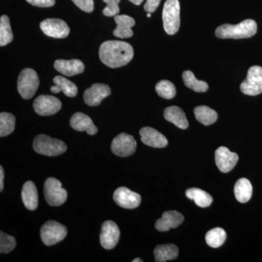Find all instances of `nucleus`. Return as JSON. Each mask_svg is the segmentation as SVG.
<instances>
[{"mask_svg": "<svg viewBox=\"0 0 262 262\" xmlns=\"http://www.w3.org/2000/svg\"><path fill=\"white\" fill-rule=\"evenodd\" d=\"M134 48L129 43L110 40L102 43L99 49L101 62L110 68H118L127 64L134 58Z\"/></svg>", "mask_w": 262, "mask_h": 262, "instance_id": "1", "label": "nucleus"}, {"mask_svg": "<svg viewBox=\"0 0 262 262\" xmlns=\"http://www.w3.org/2000/svg\"><path fill=\"white\" fill-rule=\"evenodd\" d=\"M257 32V24L252 19H247L237 25L223 24L215 30V34L221 39H245L254 36Z\"/></svg>", "mask_w": 262, "mask_h": 262, "instance_id": "2", "label": "nucleus"}, {"mask_svg": "<svg viewBox=\"0 0 262 262\" xmlns=\"http://www.w3.org/2000/svg\"><path fill=\"white\" fill-rule=\"evenodd\" d=\"M33 148L38 154L49 157L58 156L64 153L67 149V146L63 141L53 139L44 134H40L34 138Z\"/></svg>", "mask_w": 262, "mask_h": 262, "instance_id": "3", "label": "nucleus"}, {"mask_svg": "<svg viewBox=\"0 0 262 262\" xmlns=\"http://www.w3.org/2000/svg\"><path fill=\"white\" fill-rule=\"evenodd\" d=\"M163 27L165 32L173 35L180 27V3L179 0H167L163 10Z\"/></svg>", "mask_w": 262, "mask_h": 262, "instance_id": "4", "label": "nucleus"}, {"mask_svg": "<svg viewBox=\"0 0 262 262\" xmlns=\"http://www.w3.org/2000/svg\"><path fill=\"white\" fill-rule=\"evenodd\" d=\"M39 84L37 72L32 69H24L19 75L18 91L19 94L24 99L32 98L37 92Z\"/></svg>", "mask_w": 262, "mask_h": 262, "instance_id": "5", "label": "nucleus"}, {"mask_svg": "<svg viewBox=\"0 0 262 262\" xmlns=\"http://www.w3.org/2000/svg\"><path fill=\"white\" fill-rule=\"evenodd\" d=\"M67 232L68 231L65 226L55 221H48L41 227V239L46 246H53L63 241Z\"/></svg>", "mask_w": 262, "mask_h": 262, "instance_id": "6", "label": "nucleus"}, {"mask_svg": "<svg viewBox=\"0 0 262 262\" xmlns=\"http://www.w3.org/2000/svg\"><path fill=\"white\" fill-rule=\"evenodd\" d=\"M44 194L50 206H59L67 199V192L58 179L50 177L44 184Z\"/></svg>", "mask_w": 262, "mask_h": 262, "instance_id": "7", "label": "nucleus"}, {"mask_svg": "<svg viewBox=\"0 0 262 262\" xmlns=\"http://www.w3.org/2000/svg\"><path fill=\"white\" fill-rule=\"evenodd\" d=\"M243 94L257 96L262 93V67L253 66L248 71L246 80L241 84Z\"/></svg>", "mask_w": 262, "mask_h": 262, "instance_id": "8", "label": "nucleus"}, {"mask_svg": "<svg viewBox=\"0 0 262 262\" xmlns=\"http://www.w3.org/2000/svg\"><path fill=\"white\" fill-rule=\"evenodd\" d=\"M137 147V143L134 136L129 134H119L113 139L112 143V151L115 155L122 158L129 157L134 154Z\"/></svg>", "mask_w": 262, "mask_h": 262, "instance_id": "9", "label": "nucleus"}, {"mask_svg": "<svg viewBox=\"0 0 262 262\" xmlns=\"http://www.w3.org/2000/svg\"><path fill=\"white\" fill-rule=\"evenodd\" d=\"M34 111L41 116H51L58 113L62 103L58 98L48 95H41L34 101Z\"/></svg>", "mask_w": 262, "mask_h": 262, "instance_id": "10", "label": "nucleus"}, {"mask_svg": "<svg viewBox=\"0 0 262 262\" xmlns=\"http://www.w3.org/2000/svg\"><path fill=\"white\" fill-rule=\"evenodd\" d=\"M40 29L46 35L53 38L67 37L70 29L67 23L61 19L48 18L40 24Z\"/></svg>", "mask_w": 262, "mask_h": 262, "instance_id": "11", "label": "nucleus"}, {"mask_svg": "<svg viewBox=\"0 0 262 262\" xmlns=\"http://www.w3.org/2000/svg\"><path fill=\"white\" fill-rule=\"evenodd\" d=\"M120 231L113 221H106L103 224L100 234V243L105 249H113L120 239Z\"/></svg>", "mask_w": 262, "mask_h": 262, "instance_id": "12", "label": "nucleus"}, {"mask_svg": "<svg viewBox=\"0 0 262 262\" xmlns=\"http://www.w3.org/2000/svg\"><path fill=\"white\" fill-rule=\"evenodd\" d=\"M113 199L119 206L126 209H134L140 205V194L133 192L126 187H120L115 190Z\"/></svg>", "mask_w": 262, "mask_h": 262, "instance_id": "13", "label": "nucleus"}, {"mask_svg": "<svg viewBox=\"0 0 262 262\" xmlns=\"http://www.w3.org/2000/svg\"><path fill=\"white\" fill-rule=\"evenodd\" d=\"M238 155L232 152L225 146L218 148L215 152V164L222 173H228L237 165Z\"/></svg>", "mask_w": 262, "mask_h": 262, "instance_id": "14", "label": "nucleus"}, {"mask_svg": "<svg viewBox=\"0 0 262 262\" xmlns=\"http://www.w3.org/2000/svg\"><path fill=\"white\" fill-rule=\"evenodd\" d=\"M111 94V89L107 84L96 83L86 90L84 93V101L90 106H98L103 99Z\"/></svg>", "mask_w": 262, "mask_h": 262, "instance_id": "15", "label": "nucleus"}, {"mask_svg": "<svg viewBox=\"0 0 262 262\" xmlns=\"http://www.w3.org/2000/svg\"><path fill=\"white\" fill-rule=\"evenodd\" d=\"M184 221V215L178 211L164 212L161 218L155 223V228L160 232H168L170 229H175L182 225Z\"/></svg>", "mask_w": 262, "mask_h": 262, "instance_id": "16", "label": "nucleus"}, {"mask_svg": "<svg viewBox=\"0 0 262 262\" xmlns=\"http://www.w3.org/2000/svg\"><path fill=\"white\" fill-rule=\"evenodd\" d=\"M139 134L141 141L146 145L154 148H164L168 145V141L165 136L152 127H143Z\"/></svg>", "mask_w": 262, "mask_h": 262, "instance_id": "17", "label": "nucleus"}, {"mask_svg": "<svg viewBox=\"0 0 262 262\" xmlns=\"http://www.w3.org/2000/svg\"><path fill=\"white\" fill-rule=\"evenodd\" d=\"M55 69L62 75L71 76L82 73L84 70V63L80 60H57L54 63Z\"/></svg>", "mask_w": 262, "mask_h": 262, "instance_id": "18", "label": "nucleus"}, {"mask_svg": "<svg viewBox=\"0 0 262 262\" xmlns=\"http://www.w3.org/2000/svg\"><path fill=\"white\" fill-rule=\"evenodd\" d=\"M70 125L75 130L80 132L86 131L88 134L91 136L95 135L98 132V128L92 120L83 113H75L71 118Z\"/></svg>", "mask_w": 262, "mask_h": 262, "instance_id": "19", "label": "nucleus"}, {"mask_svg": "<svg viewBox=\"0 0 262 262\" xmlns=\"http://www.w3.org/2000/svg\"><path fill=\"white\" fill-rule=\"evenodd\" d=\"M117 27L113 31V34L118 38H129L134 35L132 27L135 25V20L126 15H117L115 16Z\"/></svg>", "mask_w": 262, "mask_h": 262, "instance_id": "20", "label": "nucleus"}, {"mask_svg": "<svg viewBox=\"0 0 262 262\" xmlns=\"http://www.w3.org/2000/svg\"><path fill=\"white\" fill-rule=\"evenodd\" d=\"M164 117L167 121L172 122L179 128L187 129L189 127V122L185 113L178 106H169L164 112Z\"/></svg>", "mask_w": 262, "mask_h": 262, "instance_id": "21", "label": "nucleus"}, {"mask_svg": "<svg viewBox=\"0 0 262 262\" xmlns=\"http://www.w3.org/2000/svg\"><path fill=\"white\" fill-rule=\"evenodd\" d=\"M22 201L29 211H34L38 206V193L35 184L27 182L24 184L21 192Z\"/></svg>", "mask_w": 262, "mask_h": 262, "instance_id": "22", "label": "nucleus"}, {"mask_svg": "<svg viewBox=\"0 0 262 262\" xmlns=\"http://www.w3.org/2000/svg\"><path fill=\"white\" fill-rule=\"evenodd\" d=\"M55 85L52 86L51 91L53 94L63 92L68 97H75L77 94V87L75 83L61 76H56L53 79Z\"/></svg>", "mask_w": 262, "mask_h": 262, "instance_id": "23", "label": "nucleus"}, {"mask_svg": "<svg viewBox=\"0 0 262 262\" xmlns=\"http://www.w3.org/2000/svg\"><path fill=\"white\" fill-rule=\"evenodd\" d=\"M155 261L165 262L178 257L179 248L176 245H160L154 250Z\"/></svg>", "mask_w": 262, "mask_h": 262, "instance_id": "24", "label": "nucleus"}, {"mask_svg": "<svg viewBox=\"0 0 262 262\" xmlns=\"http://www.w3.org/2000/svg\"><path fill=\"white\" fill-rule=\"evenodd\" d=\"M234 195L239 203H246L252 196L253 187L251 183L247 179H239L234 185Z\"/></svg>", "mask_w": 262, "mask_h": 262, "instance_id": "25", "label": "nucleus"}, {"mask_svg": "<svg viewBox=\"0 0 262 262\" xmlns=\"http://www.w3.org/2000/svg\"><path fill=\"white\" fill-rule=\"evenodd\" d=\"M186 196L189 199L194 201L196 206L201 208L210 206L213 203V198L211 194L199 188H191L187 189L186 191Z\"/></svg>", "mask_w": 262, "mask_h": 262, "instance_id": "26", "label": "nucleus"}, {"mask_svg": "<svg viewBox=\"0 0 262 262\" xmlns=\"http://www.w3.org/2000/svg\"><path fill=\"white\" fill-rule=\"evenodd\" d=\"M194 113L196 120L204 125H212L218 118L216 112L206 106H198L194 108Z\"/></svg>", "mask_w": 262, "mask_h": 262, "instance_id": "27", "label": "nucleus"}, {"mask_svg": "<svg viewBox=\"0 0 262 262\" xmlns=\"http://www.w3.org/2000/svg\"><path fill=\"white\" fill-rule=\"evenodd\" d=\"M183 80L189 89L196 92H206L208 89V84L205 81L198 80L191 71H185L183 73Z\"/></svg>", "mask_w": 262, "mask_h": 262, "instance_id": "28", "label": "nucleus"}, {"mask_svg": "<svg viewBox=\"0 0 262 262\" xmlns=\"http://www.w3.org/2000/svg\"><path fill=\"white\" fill-rule=\"evenodd\" d=\"M227 234L225 230L220 227L213 228L207 232L206 241L207 244L211 248H220L225 244Z\"/></svg>", "mask_w": 262, "mask_h": 262, "instance_id": "29", "label": "nucleus"}, {"mask_svg": "<svg viewBox=\"0 0 262 262\" xmlns=\"http://www.w3.org/2000/svg\"><path fill=\"white\" fill-rule=\"evenodd\" d=\"M13 39V34L10 27V19L7 15L0 18V46H7Z\"/></svg>", "mask_w": 262, "mask_h": 262, "instance_id": "30", "label": "nucleus"}, {"mask_svg": "<svg viewBox=\"0 0 262 262\" xmlns=\"http://www.w3.org/2000/svg\"><path fill=\"white\" fill-rule=\"evenodd\" d=\"M15 127V118L12 114H0V136L5 137L13 133Z\"/></svg>", "mask_w": 262, "mask_h": 262, "instance_id": "31", "label": "nucleus"}, {"mask_svg": "<svg viewBox=\"0 0 262 262\" xmlns=\"http://www.w3.org/2000/svg\"><path fill=\"white\" fill-rule=\"evenodd\" d=\"M155 89L160 97L165 98V99H171L177 94L175 85L168 80L160 81L156 84Z\"/></svg>", "mask_w": 262, "mask_h": 262, "instance_id": "32", "label": "nucleus"}, {"mask_svg": "<svg viewBox=\"0 0 262 262\" xmlns=\"http://www.w3.org/2000/svg\"><path fill=\"white\" fill-rule=\"evenodd\" d=\"M16 246V241L13 236L0 232V252L8 253L11 252Z\"/></svg>", "mask_w": 262, "mask_h": 262, "instance_id": "33", "label": "nucleus"}, {"mask_svg": "<svg viewBox=\"0 0 262 262\" xmlns=\"http://www.w3.org/2000/svg\"><path fill=\"white\" fill-rule=\"evenodd\" d=\"M106 4V8L103 10V14L105 16H115L120 13L119 3L120 0H103Z\"/></svg>", "mask_w": 262, "mask_h": 262, "instance_id": "34", "label": "nucleus"}, {"mask_svg": "<svg viewBox=\"0 0 262 262\" xmlns=\"http://www.w3.org/2000/svg\"><path fill=\"white\" fill-rule=\"evenodd\" d=\"M80 9L86 13H91L94 9V0H72Z\"/></svg>", "mask_w": 262, "mask_h": 262, "instance_id": "35", "label": "nucleus"}, {"mask_svg": "<svg viewBox=\"0 0 262 262\" xmlns=\"http://www.w3.org/2000/svg\"><path fill=\"white\" fill-rule=\"evenodd\" d=\"M29 4L39 8H50L56 3V0H27Z\"/></svg>", "mask_w": 262, "mask_h": 262, "instance_id": "36", "label": "nucleus"}, {"mask_svg": "<svg viewBox=\"0 0 262 262\" xmlns=\"http://www.w3.org/2000/svg\"><path fill=\"white\" fill-rule=\"evenodd\" d=\"M161 0H146L144 5V10L148 13H154L155 10L158 9Z\"/></svg>", "mask_w": 262, "mask_h": 262, "instance_id": "37", "label": "nucleus"}, {"mask_svg": "<svg viewBox=\"0 0 262 262\" xmlns=\"http://www.w3.org/2000/svg\"><path fill=\"white\" fill-rule=\"evenodd\" d=\"M5 172L3 166L0 167V191L3 190L4 188Z\"/></svg>", "mask_w": 262, "mask_h": 262, "instance_id": "38", "label": "nucleus"}, {"mask_svg": "<svg viewBox=\"0 0 262 262\" xmlns=\"http://www.w3.org/2000/svg\"><path fill=\"white\" fill-rule=\"evenodd\" d=\"M129 1L131 2L132 3H134V5H139L143 3L144 0H129Z\"/></svg>", "mask_w": 262, "mask_h": 262, "instance_id": "39", "label": "nucleus"}, {"mask_svg": "<svg viewBox=\"0 0 262 262\" xmlns=\"http://www.w3.org/2000/svg\"><path fill=\"white\" fill-rule=\"evenodd\" d=\"M143 260L139 258H136L135 259L133 260V262H142Z\"/></svg>", "mask_w": 262, "mask_h": 262, "instance_id": "40", "label": "nucleus"}, {"mask_svg": "<svg viewBox=\"0 0 262 262\" xmlns=\"http://www.w3.org/2000/svg\"><path fill=\"white\" fill-rule=\"evenodd\" d=\"M147 17L148 18H150V17H151V13H148Z\"/></svg>", "mask_w": 262, "mask_h": 262, "instance_id": "41", "label": "nucleus"}]
</instances>
